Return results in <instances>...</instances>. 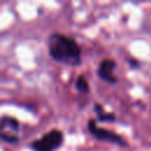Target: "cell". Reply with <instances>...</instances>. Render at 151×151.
Returning <instances> with one entry per match:
<instances>
[{
	"label": "cell",
	"mask_w": 151,
	"mask_h": 151,
	"mask_svg": "<svg viewBox=\"0 0 151 151\" xmlns=\"http://www.w3.org/2000/svg\"><path fill=\"white\" fill-rule=\"evenodd\" d=\"M63 143V133L59 130H51L41 138L31 143L29 147L33 151H54Z\"/></svg>",
	"instance_id": "obj_2"
},
{
	"label": "cell",
	"mask_w": 151,
	"mask_h": 151,
	"mask_svg": "<svg viewBox=\"0 0 151 151\" xmlns=\"http://www.w3.org/2000/svg\"><path fill=\"white\" fill-rule=\"evenodd\" d=\"M114 68H116V61H113L111 59H104L99 64V67L97 71L98 77L109 84H116L117 78L113 73Z\"/></svg>",
	"instance_id": "obj_4"
},
{
	"label": "cell",
	"mask_w": 151,
	"mask_h": 151,
	"mask_svg": "<svg viewBox=\"0 0 151 151\" xmlns=\"http://www.w3.org/2000/svg\"><path fill=\"white\" fill-rule=\"evenodd\" d=\"M76 88L80 93H87L88 92V83L84 76H79L76 80Z\"/></svg>",
	"instance_id": "obj_7"
},
{
	"label": "cell",
	"mask_w": 151,
	"mask_h": 151,
	"mask_svg": "<svg viewBox=\"0 0 151 151\" xmlns=\"http://www.w3.org/2000/svg\"><path fill=\"white\" fill-rule=\"evenodd\" d=\"M129 63H130V65H131V67L132 68H138L139 67V61H137V60H134V59H130L129 60Z\"/></svg>",
	"instance_id": "obj_9"
},
{
	"label": "cell",
	"mask_w": 151,
	"mask_h": 151,
	"mask_svg": "<svg viewBox=\"0 0 151 151\" xmlns=\"http://www.w3.org/2000/svg\"><path fill=\"white\" fill-rule=\"evenodd\" d=\"M87 127H88V131L90 133L99 139V140H106V142H110L112 144H117L119 146H125L126 145V142L120 137L118 136L117 133L114 132H111L106 129H101V127H98L97 124H96V120L93 119H90L88 120V124H87Z\"/></svg>",
	"instance_id": "obj_3"
},
{
	"label": "cell",
	"mask_w": 151,
	"mask_h": 151,
	"mask_svg": "<svg viewBox=\"0 0 151 151\" xmlns=\"http://www.w3.org/2000/svg\"><path fill=\"white\" fill-rule=\"evenodd\" d=\"M1 139L6 143H12V144H14L19 140V138L17 136H6V134H1Z\"/></svg>",
	"instance_id": "obj_8"
},
{
	"label": "cell",
	"mask_w": 151,
	"mask_h": 151,
	"mask_svg": "<svg viewBox=\"0 0 151 151\" xmlns=\"http://www.w3.org/2000/svg\"><path fill=\"white\" fill-rule=\"evenodd\" d=\"M6 127L9 129L11 133H15L19 130V123L17 119H14L12 117L4 116L1 118V130H6Z\"/></svg>",
	"instance_id": "obj_5"
},
{
	"label": "cell",
	"mask_w": 151,
	"mask_h": 151,
	"mask_svg": "<svg viewBox=\"0 0 151 151\" xmlns=\"http://www.w3.org/2000/svg\"><path fill=\"white\" fill-rule=\"evenodd\" d=\"M93 109H94V112L97 113V119L100 120V122H112V120L116 119V117H114L113 113H107V112H105V111L103 110L101 105H99V104H94Z\"/></svg>",
	"instance_id": "obj_6"
},
{
	"label": "cell",
	"mask_w": 151,
	"mask_h": 151,
	"mask_svg": "<svg viewBox=\"0 0 151 151\" xmlns=\"http://www.w3.org/2000/svg\"><path fill=\"white\" fill-rule=\"evenodd\" d=\"M48 53L58 63L77 66L80 64V48L77 41L67 35L53 33L47 40Z\"/></svg>",
	"instance_id": "obj_1"
}]
</instances>
